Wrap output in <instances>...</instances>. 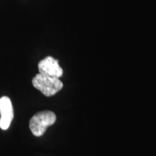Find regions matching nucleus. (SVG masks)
<instances>
[{
  "mask_svg": "<svg viewBox=\"0 0 156 156\" xmlns=\"http://www.w3.org/2000/svg\"><path fill=\"white\" fill-rule=\"evenodd\" d=\"M56 120V116L54 112L43 111L32 116L29 123V127L34 136H41L45 133L48 126L53 125Z\"/></svg>",
  "mask_w": 156,
  "mask_h": 156,
  "instance_id": "obj_2",
  "label": "nucleus"
},
{
  "mask_svg": "<svg viewBox=\"0 0 156 156\" xmlns=\"http://www.w3.org/2000/svg\"><path fill=\"white\" fill-rule=\"evenodd\" d=\"M0 128L3 130L7 129L13 119L14 113L10 99L7 96L0 98Z\"/></svg>",
  "mask_w": 156,
  "mask_h": 156,
  "instance_id": "obj_4",
  "label": "nucleus"
},
{
  "mask_svg": "<svg viewBox=\"0 0 156 156\" xmlns=\"http://www.w3.org/2000/svg\"><path fill=\"white\" fill-rule=\"evenodd\" d=\"M39 73L41 75L59 78L63 75V69L58 64V61L52 56H46L38 64Z\"/></svg>",
  "mask_w": 156,
  "mask_h": 156,
  "instance_id": "obj_3",
  "label": "nucleus"
},
{
  "mask_svg": "<svg viewBox=\"0 0 156 156\" xmlns=\"http://www.w3.org/2000/svg\"><path fill=\"white\" fill-rule=\"evenodd\" d=\"M32 83L35 88L47 97L53 96L63 87V83L59 78L49 77L40 73L33 78Z\"/></svg>",
  "mask_w": 156,
  "mask_h": 156,
  "instance_id": "obj_1",
  "label": "nucleus"
}]
</instances>
